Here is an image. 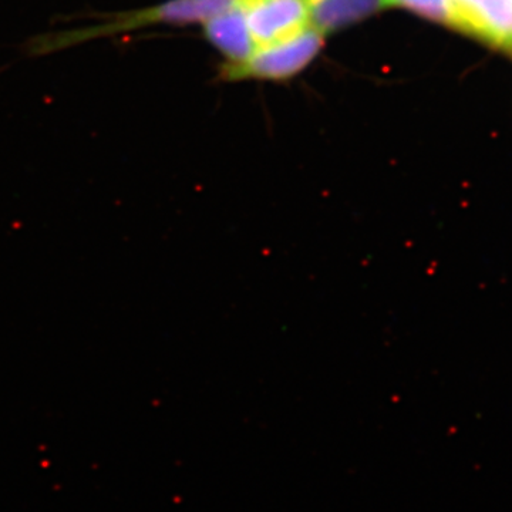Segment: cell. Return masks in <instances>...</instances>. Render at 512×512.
<instances>
[{"instance_id": "6da1fadb", "label": "cell", "mask_w": 512, "mask_h": 512, "mask_svg": "<svg viewBox=\"0 0 512 512\" xmlns=\"http://www.w3.org/2000/svg\"><path fill=\"white\" fill-rule=\"evenodd\" d=\"M244 3L245 0H168V2L161 3V5L153 6V8L121 15L113 22L106 23V25L74 30V32L66 33V35L52 37L39 47L42 52H50V50L77 45V43L86 42V40L119 35V33L156 25V23H178V25L194 22L205 23L207 20L221 15V13L242 8Z\"/></svg>"}, {"instance_id": "7a4b0ae2", "label": "cell", "mask_w": 512, "mask_h": 512, "mask_svg": "<svg viewBox=\"0 0 512 512\" xmlns=\"http://www.w3.org/2000/svg\"><path fill=\"white\" fill-rule=\"evenodd\" d=\"M323 46V35L306 28L299 35L265 47H258L247 60L222 66L221 77L228 82L245 79L285 80L302 72Z\"/></svg>"}, {"instance_id": "3957f363", "label": "cell", "mask_w": 512, "mask_h": 512, "mask_svg": "<svg viewBox=\"0 0 512 512\" xmlns=\"http://www.w3.org/2000/svg\"><path fill=\"white\" fill-rule=\"evenodd\" d=\"M242 10L256 49L284 42L309 28V0H245Z\"/></svg>"}, {"instance_id": "277c9868", "label": "cell", "mask_w": 512, "mask_h": 512, "mask_svg": "<svg viewBox=\"0 0 512 512\" xmlns=\"http://www.w3.org/2000/svg\"><path fill=\"white\" fill-rule=\"evenodd\" d=\"M453 29L512 53V0H450Z\"/></svg>"}, {"instance_id": "5b68a950", "label": "cell", "mask_w": 512, "mask_h": 512, "mask_svg": "<svg viewBox=\"0 0 512 512\" xmlns=\"http://www.w3.org/2000/svg\"><path fill=\"white\" fill-rule=\"evenodd\" d=\"M392 8V0H309V28L325 36Z\"/></svg>"}, {"instance_id": "8992f818", "label": "cell", "mask_w": 512, "mask_h": 512, "mask_svg": "<svg viewBox=\"0 0 512 512\" xmlns=\"http://www.w3.org/2000/svg\"><path fill=\"white\" fill-rule=\"evenodd\" d=\"M204 29L212 45L231 60L229 63L247 60L256 50L242 8L229 10L207 20Z\"/></svg>"}, {"instance_id": "52a82bcc", "label": "cell", "mask_w": 512, "mask_h": 512, "mask_svg": "<svg viewBox=\"0 0 512 512\" xmlns=\"http://www.w3.org/2000/svg\"><path fill=\"white\" fill-rule=\"evenodd\" d=\"M392 2L394 8L400 6L441 25L450 26V28L454 26L450 0H392Z\"/></svg>"}]
</instances>
